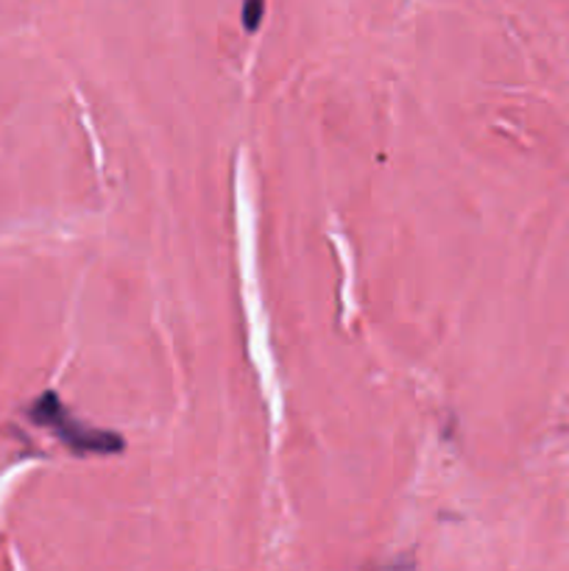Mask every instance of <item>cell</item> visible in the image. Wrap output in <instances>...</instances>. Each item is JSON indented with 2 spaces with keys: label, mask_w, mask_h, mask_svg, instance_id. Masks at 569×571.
Wrapping results in <instances>:
<instances>
[{
  "label": "cell",
  "mask_w": 569,
  "mask_h": 571,
  "mask_svg": "<svg viewBox=\"0 0 569 571\" xmlns=\"http://www.w3.org/2000/svg\"><path fill=\"white\" fill-rule=\"evenodd\" d=\"M31 422L48 427L56 433V438H62L64 446H70L79 455H112V451L123 449V438L115 433H106V429L87 427V424L76 422L70 416L68 407L59 402L56 393H42L29 411Z\"/></svg>",
  "instance_id": "1"
},
{
  "label": "cell",
  "mask_w": 569,
  "mask_h": 571,
  "mask_svg": "<svg viewBox=\"0 0 569 571\" xmlns=\"http://www.w3.org/2000/svg\"><path fill=\"white\" fill-rule=\"evenodd\" d=\"M262 12H266V0H244V25L246 31H257Z\"/></svg>",
  "instance_id": "2"
}]
</instances>
